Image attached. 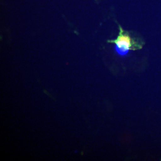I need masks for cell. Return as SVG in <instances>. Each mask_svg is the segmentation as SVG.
Wrapping results in <instances>:
<instances>
[{
  "mask_svg": "<svg viewBox=\"0 0 161 161\" xmlns=\"http://www.w3.org/2000/svg\"><path fill=\"white\" fill-rule=\"evenodd\" d=\"M109 43H115L121 53H125L129 50H137L142 48L144 43L142 40L132 37L129 32L124 30L119 26V32L116 39L109 40Z\"/></svg>",
  "mask_w": 161,
  "mask_h": 161,
  "instance_id": "cell-1",
  "label": "cell"
}]
</instances>
